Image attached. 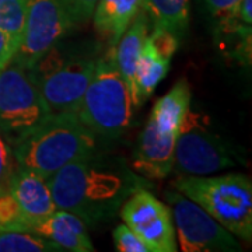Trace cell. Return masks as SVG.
<instances>
[{"mask_svg":"<svg viewBox=\"0 0 252 252\" xmlns=\"http://www.w3.org/2000/svg\"><path fill=\"white\" fill-rule=\"evenodd\" d=\"M59 1L70 16L73 23L77 26L90 20L98 0H59Z\"/></svg>","mask_w":252,"mask_h":252,"instance_id":"25","label":"cell"},{"mask_svg":"<svg viewBox=\"0 0 252 252\" xmlns=\"http://www.w3.org/2000/svg\"><path fill=\"white\" fill-rule=\"evenodd\" d=\"M30 0H0V30L21 39Z\"/></svg>","mask_w":252,"mask_h":252,"instance_id":"21","label":"cell"},{"mask_svg":"<svg viewBox=\"0 0 252 252\" xmlns=\"http://www.w3.org/2000/svg\"><path fill=\"white\" fill-rule=\"evenodd\" d=\"M171 59L162 55L146 36L136 63L135 93L137 108L152 97L156 87L170 72Z\"/></svg>","mask_w":252,"mask_h":252,"instance_id":"16","label":"cell"},{"mask_svg":"<svg viewBox=\"0 0 252 252\" xmlns=\"http://www.w3.org/2000/svg\"><path fill=\"white\" fill-rule=\"evenodd\" d=\"M172 187L202 209L231 234L252 240V182L240 172L221 175H182Z\"/></svg>","mask_w":252,"mask_h":252,"instance_id":"3","label":"cell"},{"mask_svg":"<svg viewBox=\"0 0 252 252\" xmlns=\"http://www.w3.org/2000/svg\"><path fill=\"white\" fill-rule=\"evenodd\" d=\"M143 10L153 27H160L180 38L189 21V0H143Z\"/></svg>","mask_w":252,"mask_h":252,"instance_id":"18","label":"cell"},{"mask_svg":"<svg viewBox=\"0 0 252 252\" xmlns=\"http://www.w3.org/2000/svg\"><path fill=\"white\" fill-rule=\"evenodd\" d=\"M190 98L188 81L184 79L177 81L171 90L154 104L149 118L161 132L178 135L181 122L190 107Z\"/></svg>","mask_w":252,"mask_h":252,"instance_id":"17","label":"cell"},{"mask_svg":"<svg viewBox=\"0 0 252 252\" xmlns=\"http://www.w3.org/2000/svg\"><path fill=\"white\" fill-rule=\"evenodd\" d=\"M237 165L234 150L202 112L187 111L175 140V164L185 175H210Z\"/></svg>","mask_w":252,"mask_h":252,"instance_id":"6","label":"cell"},{"mask_svg":"<svg viewBox=\"0 0 252 252\" xmlns=\"http://www.w3.org/2000/svg\"><path fill=\"white\" fill-rule=\"evenodd\" d=\"M30 231L52 241L62 251H94L86 223L69 210L56 209L52 215L35 221Z\"/></svg>","mask_w":252,"mask_h":252,"instance_id":"12","label":"cell"},{"mask_svg":"<svg viewBox=\"0 0 252 252\" xmlns=\"http://www.w3.org/2000/svg\"><path fill=\"white\" fill-rule=\"evenodd\" d=\"M143 0H98L93 11V24L108 46H115L139 11Z\"/></svg>","mask_w":252,"mask_h":252,"instance_id":"14","label":"cell"},{"mask_svg":"<svg viewBox=\"0 0 252 252\" xmlns=\"http://www.w3.org/2000/svg\"><path fill=\"white\" fill-rule=\"evenodd\" d=\"M135 109L132 95L118 69L115 46H108L97 58L93 77L76 114L95 135L112 139L130 126Z\"/></svg>","mask_w":252,"mask_h":252,"instance_id":"4","label":"cell"},{"mask_svg":"<svg viewBox=\"0 0 252 252\" xmlns=\"http://www.w3.org/2000/svg\"><path fill=\"white\" fill-rule=\"evenodd\" d=\"M74 27L59 0H30L21 39L11 61L27 70L31 69Z\"/></svg>","mask_w":252,"mask_h":252,"instance_id":"9","label":"cell"},{"mask_svg":"<svg viewBox=\"0 0 252 252\" xmlns=\"http://www.w3.org/2000/svg\"><path fill=\"white\" fill-rule=\"evenodd\" d=\"M177 136L161 132L149 118L137 140L132 170L144 180L167 178L175 164Z\"/></svg>","mask_w":252,"mask_h":252,"instance_id":"11","label":"cell"},{"mask_svg":"<svg viewBox=\"0 0 252 252\" xmlns=\"http://www.w3.org/2000/svg\"><path fill=\"white\" fill-rule=\"evenodd\" d=\"M142 180L125 164L95 152L62 167L46 182L56 207L74 213L89 227L118 213L126 199L143 188Z\"/></svg>","mask_w":252,"mask_h":252,"instance_id":"1","label":"cell"},{"mask_svg":"<svg viewBox=\"0 0 252 252\" xmlns=\"http://www.w3.org/2000/svg\"><path fill=\"white\" fill-rule=\"evenodd\" d=\"M97 55L56 44L28 69L52 114L74 112L95 69Z\"/></svg>","mask_w":252,"mask_h":252,"instance_id":"5","label":"cell"},{"mask_svg":"<svg viewBox=\"0 0 252 252\" xmlns=\"http://www.w3.org/2000/svg\"><path fill=\"white\" fill-rule=\"evenodd\" d=\"M62 251L56 244L30 231L0 233V252H51Z\"/></svg>","mask_w":252,"mask_h":252,"instance_id":"19","label":"cell"},{"mask_svg":"<svg viewBox=\"0 0 252 252\" xmlns=\"http://www.w3.org/2000/svg\"><path fill=\"white\" fill-rule=\"evenodd\" d=\"M114 243L115 248L119 252H150L149 247L140 240V237L136 234L133 230H130L127 225L119 224L115 227L114 233Z\"/></svg>","mask_w":252,"mask_h":252,"instance_id":"24","label":"cell"},{"mask_svg":"<svg viewBox=\"0 0 252 252\" xmlns=\"http://www.w3.org/2000/svg\"><path fill=\"white\" fill-rule=\"evenodd\" d=\"M30 228L31 221L24 216L13 195L10 192L0 193V233L30 231Z\"/></svg>","mask_w":252,"mask_h":252,"instance_id":"22","label":"cell"},{"mask_svg":"<svg viewBox=\"0 0 252 252\" xmlns=\"http://www.w3.org/2000/svg\"><path fill=\"white\" fill-rule=\"evenodd\" d=\"M13 146L17 167L48 180L70 162L97 152V135L74 112H56L18 139Z\"/></svg>","mask_w":252,"mask_h":252,"instance_id":"2","label":"cell"},{"mask_svg":"<svg viewBox=\"0 0 252 252\" xmlns=\"http://www.w3.org/2000/svg\"><path fill=\"white\" fill-rule=\"evenodd\" d=\"M165 198L171 206L177 245L182 252H238L240 243L205 209L178 190Z\"/></svg>","mask_w":252,"mask_h":252,"instance_id":"8","label":"cell"},{"mask_svg":"<svg viewBox=\"0 0 252 252\" xmlns=\"http://www.w3.org/2000/svg\"><path fill=\"white\" fill-rule=\"evenodd\" d=\"M17 168L13 146L0 130V193L9 192L10 182Z\"/></svg>","mask_w":252,"mask_h":252,"instance_id":"23","label":"cell"},{"mask_svg":"<svg viewBox=\"0 0 252 252\" xmlns=\"http://www.w3.org/2000/svg\"><path fill=\"white\" fill-rule=\"evenodd\" d=\"M51 112L27 69L11 62L0 72V130L11 144Z\"/></svg>","mask_w":252,"mask_h":252,"instance_id":"7","label":"cell"},{"mask_svg":"<svg viewBox=\"0 0 252 252\" xmlns=\"http://www.w3.org/2000/svg\"><path fill=\"white\" fill-rule=\"evenodd\" d=\"M9 192L17 202L24 216L31 221V225L52 215L58 209L45 178L27 168H16L10 182Z\"/></svg>","mask_w":252,"mask_h":252,"instance_id":"13","label":"cell"},{"mask_svg":"<svg viewBox=\"0 0 252 252\" xmlns=\"http://www.w3.org/2000/svg\"><path fill=\"white\" fill-rule=\"evenodd\" d=\"M20 41L11 36L6 31L0 30V72L11 62L14 55L17 52Z\"/></svg>","mask_w":252,"mask_h":252,"instance_id":"26","label":"cell"},{"mask_svg":"<svg viewBox=\"0 0 252 252\" xmlns=\"http://www.w3.org/2000/svg\"><path fill=\"white\" fill-rule=\"evenodd\" d=\"M241 0H205L209 14L217 21V28L223 35H233L240 24L238 7Z\"/></svg>","mask_w":252,"mask_h":252,"instance_id":"20","label":"cell"},{"mask_svg":"<svg viewBox=\"0 0 252 252\" xmlns=\"http://www.w3.org/2000/svg\"><path fill=\"white\" fill-rule=\"evenodd\" d=\"M147 34H149V17L146 11L142 9L115 45L118 69L129 89L135 108H137L135 93L136 63Z\"/></svg>","mask_w":252,"mask_h":252,"instance_id":"15","label":"cell"},{"mask_svg":"<svg viewBox=\"0 0 252 252\" xmlns=\"http://www.w3.org/2000/svg\"><path fill=\"white\" fill-rule=\"evenodd\" d=\"M119 215L150 252L178 251L171 210L149 190L144 188L135 190L122 203Z\"/></svg>","mask_w":252,"mask_h":252,"instance_id":"10","label":"cell"}]
</instances>
